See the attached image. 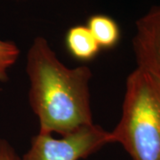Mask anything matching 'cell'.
<instances>
[{
  "instance_id": "cell-1",
  "label": "cell",
  "mask_w": 160,
  "mask_h": 160,
  "mask_svg": "<svg viewBox=\"0 0 160 160\" xmlns=\"http://www.w3.org/2000/svg\"><path fill=\"white\" fill-rule=\"evenodd\" d=\"M29 102L39 121V132L66 135L94 124L87 66L66 67L43 37H37L27 54Z\"/></svg>"
},
{
  "instance_id": "cell-2",
  "label": "cell",
  "mask_w": 160,
  "mask_h": 160,
  "mask_svg": "<svg viewBox=\"0 0 160 160\" xmlns=\"http://www.w3.org/2000/svg\"><path fill=\"white\" fill-rule=\"evenodd\" d=\"M109 136L132 160H160L158 78L140 68L128 76L121 118Z\"/></svg>"
},
{
  "instance_id": "cell-3",
  "label": "cell",
  "mask_w": 160,
  "mask_h": 160,
  "mask_svg": "<svg viewBox=\"0 0 160 160\" xmlns=\"http://www.w3.org/2000/svg\"><path fill=\"white\" fill-rule=\"evenodd\" d=\"M109 143V132L95 124L80 127L59 139L38 132L31 139L22 160L85 159Z\"/></svg>"
},
{
  "instance_id": "cell-4",
  "label": "cell",
  "mask_w": 160,
  "mask_h": 160,
  "mask_svg": "<svg viewBox=\"0 0 160 160\" xmlns=\"http://www.w3.org/2000/svg\"><path fill=\"white\" fill-rule=\"evenodd\" d=\"M135 24L132 47L137 68L160 80V5L150 8Z\"/></svg>"
},
{
  "instance_id": "cell-5",
  "label": "cell",
  "mask_w": 160,
  "mask_h": 160,
  "mask_svg": "<svg viewBox=\"0 0 160 160\" xmlns=\"http://www.w3.org/2000/svg\"><path fill=\"white\" fill-rule=\"evenodd\" d=\"M65 46L69 54L80 62H89L97 56L101 47L86 26L71 27L65 36Z\"/></svg>"
},
{
  "instance_id": "cell-6",
  "label": "cell",
  "mask_w": 160,
  "mask_h": 160,
  "mask_svg": "<svg viewBox=\"0 0 160 160\" xmlns=\"http://www.w3.org/2000/svg\"><path fill=\"white\" fill-rule=\"evenodd\" d=\"M86 27L101 48L112 49L119 42L121 36L119 26L115 20L108 15H92L87 21Z\"/></svg>"
},
{
  "instance_id": "cell-7",
  "label": "cell",
  "mask_w": 160,
  "mask_h": 160,
  "mask_svg": "<svg viewBox=\"0 0 160 160\" xmlns=\"http://www.w3.org/2000/svg\"><path fill=\"white\" fill-rule=\"evenodd\" d=\"M20 49L13 42L0 39V82L8 80L7 72L17 62Z\"/></svg>"
},
{
  "instance_id": "cell-8",
  "label": "cell",
  "mask_w": 160,
  "mask_h": 160,
  "mask_svg": "<svg viewBox=\"0 0 160 160\" xmlns=\"http://www.w3.org/2000/svg\"><path fill=\"white\" fill-rule=\"evenodd\" d=\"M0 160H22L11 144L0 139Z\"/></svg>"
}]
</instances>
